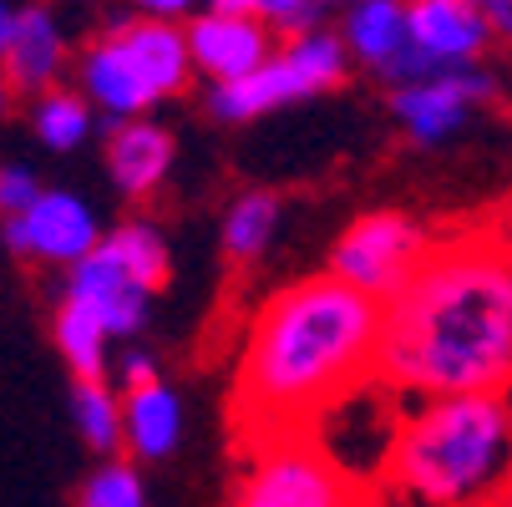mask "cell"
<instances>
[{
    "label": "cell",
    "mask_w": 512,
    "mask_h": 507,
    "mask_svg": "<svg viewBox=\"0 0 512 507\" xmlns=\"http://www.w3.org/2000/svg\"><path fill=\"white\" fill-rule=\"evenodd\" d=\"M229 507H376V487L350 477L315 437L249 447Z\"/></svg>",
    "instance_id": "cell-4"
},
{
    "label": "cell",
    "mask_w": 512,
    "mask_h": 507,
    "mask_svg": "<svg viewBox=\"0 0 512 507\" xmlns=\"http://www.w3.org/2000/svg\"><path fill=\"white\" fill-rule=\"evenodd\" d=\"M122 437L137 462H163L183 442V401L168 381L122 396Z\"/></svg>",
    "instance_id": "cell-17"
},
{
    "label": "cell",
    "mask_w": 512,
    "mask_h": 507,
    "mask_svg": "<svg viewBox=\"0 0 512 507\" xmlns=\"http://www.w3.org/2000/svg\"><path fill=\"white\" fill-rule=\"evenodd\" d=\"M71 416H77L82 442L97 457H117L127 447V437H122V396L107 381H77L71 386Z\"/></svg>",
    "instance_id": "cell-22"
},
{
    "label": "cell",
    "mask_w": 512,
    "mask_h": 507,
    "mask_svg": "<svg viewBox=\"0 0 512 507\" xmlns=\"http://www.w3.org/2000/svg\"><path fill=\"white\" fill-rule=\"evenodd\" d=\"M77 87H82L87 102H92L97 112H107L112 122H132V117H142V112L158 102L112 26L77 56Z\"/></svg>",
    "instance_id": "cell-13"
},
{
    "label": "cell",
    "mask_w": 512,
    "mask_h": 507,
    "mask_svg": "<svg viewBox=\"0 0 512 507\" xmlns=\"http://www.w3.org/2000/svg\"><path fill=\"white\" fill-rule=\"evenodd\" d=\"M102 158H107V178L122 198H153L163 188V178L173 173V132L148 117L112 122Z\"/></svg>",
    "instance_id": "cell-14"
},
{
    "label": "cell",
    "mask_w": 512,
    "mask_h": 507,
    "mask_svg": "<svg viewBox=\"0 0 512 507\" xmlns=\"http://www.w3.org/2000/svg\"><path fill=\"white\" fill-rule=\"evenodd\" d=\"M31 127L46 142L51 153H71L82 148L87 132H92V102L82 87H51L31 102Z\"/></svg>",
    "instance_id": "cell-21"
},
{
    "label": "cell",
    "mask_w": 512,
    "mask_h": 507,
    "mask_svg": "<svg viewBox=\"0 0 512 507\" xmlns=\"http://www.w3.org/2000/svg\"><path fill=\"white\" fill-rule=\"evenodd\" d=\"M376 376L406 401L512 386V244L497 229L431 244L386 300Z\"/></svg>",
    "instance_id": "cell-1"
},
{
    "label": "cell",
    "mask_w": 512,
    "mask_h": 507,
    "mask_svg": "<svg viewBox=\"0 0 512 507\" xmlns=\"http://www.w3.org/2000/svg\"><path fill=\"white\" fill-rule=\"evenodd\" d=\"M279 193H269V188H249V193H239L234 203H229V213H224V254L234 259V264H254V259H264V249L274 244V234H279Z\"/></svg>",
    "instance_id": "cell-20"
},
{
    "label": "cell",
    "mask_w": 512,
    "mask_h": 507,
    "mask_svg": "<svg viewBox=\"0 0 512 507\" xmlns=\"http://www.w3.org/2000/svg\"><path fill=\"white\" fill-rule=\"evenodd\" d=\"M411 46L442 61L447 71L482 66L492 46V21L467 0H411Z\"/></svg>",
    "instance_id": "cell-12"
},
{
    "label": "cell",
    "mask_w": 512,
    "mask_h": 507,
    "mask_svg": "<svg viewBox=\"0 0 512 507\" xmlns=\"http://www.w3.org/2000/svg\"><path fill=\"white\" fill-rule=\"evenodd\" d=\"M497 507H512V497H502V502H497Z\"/></svg>",
    "instance_id": "cell-33"
},
{
    "label": "cell",
    "mask_w": 512,
    "mask_h": 507,
    "mask_svg": "<svg viewBox=\"0 0 512 507\" xmlns=\"http://www.w3.org/2000/svg\"><path fill=\"white\" fill-rule=\"evenodd\" d=\"M431 244L436 239L426 234L421 219H411V213H401V208H376V213L350 219L345 234L330 244V274L386 305L421 269Z\"/></svg>",
    "instance_id": "cell-6"
},
{
    "label": "cell",
    "mask_w": 512,
    "mask_h": 507,
    "mask_svg": "<svg viewBox=\"0 0 512 507\" xmlns=\"http://www.w3.org/2000/svg\"><path fill=\"white\" fill-rule=\"evenodd\" d=\"M188 46H193L198 77H208V87H229V82L254 77L279 51L274 26H264L259 16H218V11H203L188 21Z\"/></svg>",
    "instance_id": "cell-11"
},
{
    "label": "cell",
    "mask_w": 512,
    "mask_h": 507,
    "mask_svg": "<svg viewBox=\"0 0 512 507\" xmlns=\"http://www.w3.org/2000/svg\"><path fill=\"white\" fill-rule=\"evenodd\" d=\"M497 97V77L482 66H462L447 71V77L431 82H411V87H391V117L401 122V132L416 142V148H436L452 132L467 127V117L477 107H487Z\"/></svg>",
    "instance_id": "cell-9"
},
{
    "label": "cell",
    "mask_w": 512,
    "mask_h": 507,
    "mask_svg": "<svg viewBox=\"0 0 512 507\" xmlns=\"http://www.w3.org/2000/svg\"><path fill=\"white\" fill-rule=\"evenodd\" d=\"M127 46V56L137 61L142 71V82L153 87V97H178L188 82H193V46H188V26L178 21H153V16H142V21H117L112 26Z\"/></svg>",
    "instance_id": "cell-16"
},
{
    "label": "cell",
    "mask_w": 512,
    "mask_h": 507,
    "mask_svg": "<svg viewBox=\"0 0 512 507\" xmlns=\"http://www.w3.org/2000/svg\"><path fill=\"white\" fill-rule=\"evenodd\" d=\"M137 11L153 21H188L198 11V0H137Z\"/></svg>",
    "instance_id": "cell-28"
},
{
    "label": "cell",
    "mask_w": 512,
    "mask_h": 507,
    "mask_svg": "<svg viewBox=\"0 0 512 507\" xmlns=\"http://www.w3.org/2000/svg\"><path fill=\"white\" fill-rule=\"evenodd\" d=\"M107 244L117 249V259L127 264V274L142 284V289H158L168 284V274H173V259H168V239L148 224V219H127V224H117V229H107Z\"/></svg>",
    "instance_id": "cell-23"
},
{
    "label": "cell",
    "mask_w": 512,
    "mask_h": 507,
    "mask_svg": "<svg viewBox=\"0 0 512 507\" xmlns=\"http://www.w3.org/2000/svg\"><path fill=\"white\" fill-rule=\"evenodd\" d=\"M51 340H56L66 371L77 376V381H107V366H112V330H107L92 310L61 300L56 315H51Z\"/></svg>",
    "instance_id": "cell-19"
},
{
    "label": "cell",
    "mask_w": 512,
    "mask_h": 507,
    "mask_svg": "<svg viewBox=\"0 0 512 507\" xmlns=\"http://www.w3.org/2000/svg\"><path fill=\"white\" fill-rule=\"evenodd\" d=\"M386 487L411 507H497L512 497V396H426L401 416Z\"/></svg>",
    "instance_id": "cell-3"
},
{
    "label": "cell",
    "mask_w": 512,
    "mask_h": 507,
    "mask_svg": "<svg viewBox=\"0 0 512 507\" xmlns=\"http://www.w3.org/2000/svg\"><path fill=\"white\" fill-rule=\"evenodd\" d=\"M16 21H21V11L11 6V0H0V66H6V51H11V36H16ZM0 92H6V82H0Z\"/></svg>",
    "instance_id": "cell-30"
},
{
    "label": "cell",
    "mask_w": 512,
    "mask_h": 507,
    "mask_svg": "<svg viewBox=\"0 0 512 507\" xmlns=\"http://www.w3.org/2000/svg\"><path fill=\"white\" fill-rule=\"evenodd\" d=\"M340 41L350 51V61L371 66L376 77L411 46V0H360L345 11Z\"/></svg>",
    "instance_id": "cell-18"
},
{
    "label": "cell",
    "mask_w": 512,
    "mask_h": 507,
    "mask_svg": "<svg viewBox=\"0 0 512 507\" xmlns=\"http://www.w3.org/2000/svg\"><path fill=\"white\" fill-rule=\"evenodd\" d=\"M345 41L335 31H305V36H289L254 77L244 82H229V87H213L208 92V112L218 122H254V117H269L289 102H305L315 92H330L340 87L345 77Z\"/></svg>",
    "instance_id": "cell-5"
},
{
    "label": "cell",
    "mask_w": 512,
    "mask_h": 507,
    "mask_svg": "<svg viewBox=\"0 0 512 507\" xmlns=\"http://www.w3.org/2000/svg\"><path fill=\"white\" fill-rule=\"evenodd\" d=\"M66 71V36L56 26V16L46 6H21V21H16V36H11V51H6V66H0V82L16 97H41L61 82Z\"/></svg>",
    "instance_id": "cell-15"
},
{
    "label": "cell",
    "mask_w": 512,
    "mask_h": 507,
    "mask_svg": "<svg viewBox=\"0 0 512 507\" xmlns=\"http://www.w3.org/2000/svg\"><path fill=\"white\" fill-rule=\"evenodd\" d=\"M208 11H218V16H254V0H208Z\"/></svg>",
    "instance_id": "cell-31"
},
{
    "label": "cell",
    "mask_w": 512,
    "mask_h": 507,
    "mask_svg": "<svg viewBox=\"0 0 512 507\" xmlns=\"http://www.w3.org/2000/svg\"><path fill=\"white\" fill-rule=\"evenodd\" d=\"M0 239H6L11 254L21 259H36V264H82L107 234L97 224V208L77 193H66V188H46L21 219H6L0 224Z\"/></svg>",
    "instance_id": "cell-8"
},
{
    "label": "cell",
    "mask_w": 512,
    "mask_h": 507,
    "mask_svg": "<svg viewBox=\"0 0 512 507\" xmlns=\"http://www.w3.org/2000/svg\"><path fill=\"white\" fill-rule=\"evenodd\" d=\"M386 305L350 289L345 279L305 274L274 289L249 320L229 416L239 442H279L305 431L360 381L376 376Z\"/></svg>",
    "instance_id": "cell-2"
},
{
    "label": "cell",
    "mask_w": 512,
    "mask_h": 507,
    "mask_svg": "<svg viewBox=\"0 0 512 507\" xmlns=\"http://www.w3.org/2000/svg\"><path fill=\"white\" fill-rule=\"evenodd\" d=\"M46 193V183L36 178V168L26 163H0V224L6 219H21V213Z\"/></svg>",
    "instance_id": "cell-25"
},
{
    "label": "cell",
    "mask_w": 512,
    "mask_h": 507,
    "mask_svg": "<svg viewBox=\"0 0 512 507\" xmlns=\"http://www.w3.org/2000/svg\"><path fill=\"white\" fill-rule=\"evenodd\" d=\"M482 11L492 21V36H502L512 46V0H482Z\"/></svg>",
    "instance_id": "cell-29"
},
{
    "label": "cell",
    "mask_w": 512,
    "mask_h": 507,
    "mask_svg": "<svg viewBox=\"0 0 512 507\" xmlns=\"http://www.w3.org/2000/svg\"><path fill=\"white\" fill-rule=\"evenodd\" d=\"M77 507H148V487H142L132 457H102V467L87 472Z\"/></svg>",
    "instance_id": "cell-24"
},
{
    "label": "cell",
    "mask_w": 512,
    "mask_h": 507,
    "mask_svg": "<svg viewBox=\"0 0 512 507\" xmlns=\"http://www.w3.org/2000/svg\"><path fill=\"white\" fill-rule=\"evenodd\" d=\"M117 381H122V396H127V391H142V386H153V381H163V376H158V355L142 350V345H127L122 360H117Z\"/></svg>",
    "instance_id": "cell-27"
},
{
    "label": "cell",
    "mask_w": 512,
    "mask_h": 507,
    "mask_svg": "<svg viewBox=\"0 0 512 507\" xmlns=\"http://www.w3.org/2000/svg\"><path fill=\"white\" fill-rule=\"evenodd\" d=\"M467 6H482V0H467Z\"/></svg>",
    "instance_id": "cell-34"
},
{
    "label": "cell",
    "mask_w": 512,
    "mask_h": 507,
    "mask_svg": "<svg viewBox=\"0 0 512 507\" xmlns=\"http://www.w3.org/2000/svg\"><path fill=\"white\" fill-rule=\"evenodd\" d=\"M320 6H345L350 11V6H360V0H320Z\"/></svg>",
    "instance_id": "cell-32"
},
{
    "label": "cell",
    "mask_w": 512,
    "mask_h": 507,
    "mask_svg": "<svg viewBox=\"0 0 512 507\" xmlns=\"http://www.w3.org/2000/svg\"><path fill=\"white\" fill-rule=\"evenodd\" d=\"M254 16L274 31H289V36H305V31H320V0H254Z\"/></svg>",
    "instance_id": "cell-26"
},
{
    "label": "cell",
    "mask_w": 512,
    "mask_h": 507,
    "mask_svg": "<svg viewBox=\"0 0 512 507\" xmlns=\"http://www.w3.org/2000/svg\"><path fill=\"white\" fill-rule=\"evenodd\" d=\"M61 300L92 310V315L112 330V340L142 335V325H148V315H153V289H142V284L127 274V264L117 259V249H112L107 239H102L82 264L66 269Z\"/></svg>",
    "instance_id": "cell-10"
},
{
    "label": "cell",
    "mask_w": 512,
    "mask_h": 507,
    "mask_svg": "<svg viewBox=\"0 0 512 507\" xmlns=\"http://www.w3.org/2000/svg\"><path fill=\"white\" fill-rule=\"evenodd\" d=\"M406 396L391 391L381 376L360 381L355 391H345L305 437H315L350 477H360L365 487L386 482V467H391V452H396V437H401V416H406Z\"/></svg>",
    "instance_id": "cell-7"
}]
</instances>
